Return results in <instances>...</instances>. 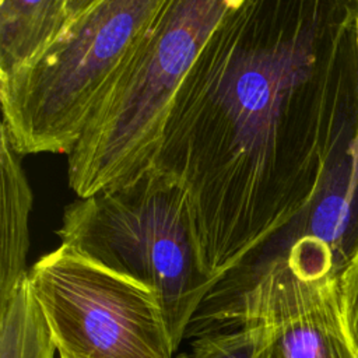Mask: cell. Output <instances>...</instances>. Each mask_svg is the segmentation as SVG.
Segmentation results:
<instances>
[{
	"label": "cell",
	"instance_id": "1",
	"mask_svg": "<svg viewBox=\"0 0 358 358\" xmlns=\"http://www.w3.org/2000/svg\"><path fill=\"white\" fill-rule=\"evenodd\" d=\"M357 21L358 0H241L176 90L152 168L185 187L217 285L319 194L348 190Z\"/></svg>",
	"mask_w": 358,
	"mask_h": 358
},
{
	"label": "cell",
	"instance_id": "2",
	"mask_svg": "<svg viewBox=\"0 0 358 358\" xmlns=\"http://www.w3.org/2000/svg\"><path fill=\"white\" fill-rule=\"evenodd\" d=\"M56 234L60 245L150 288L175 351L217 287L199 259L185 187L155 168L126 186L77 197Z\"/></svg>",
	"mask_w": 358,
	"mask_h": 358
},
{
	"label": "cell",
	"instance_id": "3",
	"mask_svg": "<svg viewBox=\"0 0 358 358\" xmlns=\"http://www.w3.org/2000/svg\"><path fill=\"white\" fill-rule=\"evenodd\" d=\"M241 0H166L67 155L77 197L126 186L154 166L180 83L222 18Z\"/></svg>",
	"mask_w": 358,
	"mask_h": 358
},
{
	"label": "cell",
	"instance_id": "4",
	"mask_svg": "<svg viewBox=\"0 0 358 358\" xmlns=\"http://www.w3.org/2000/svg\"><path fill=\"white\" fill-rule=\"evenodd\" d=\"M166 0H95L31 63L0 80L1 126L20 155L66 154Z\"/></svg>",
	"mask_w": 358,
	"mask_h": 358
},
{
	"label": "cell",
	"instance_id": "5",
	"mask_svg": "<svg viewBox=\"0 0 358 358\" xmlns=\"http://www.w3.org/2000/svg\"><path fill=\"white\" fill-rule=\"evenodd\" d=\"M59 358H172L155 294L60 245L28 271Z\"/></svg>",
	"mask_w": 358,
	"mask_h": 358
},
{
	"label": "cell",
	"instance_id": "6",
	"mask_svg": "<svg viewBox=\"0 0 358 358\" xmlns=\"http://www.w3.org/2000/svg\"><path fill=\"white\" fill-rule=\"evenodd\" d=\"M208 319L241 315L266 331L259 358H358L341 315L337 278H302L284 257L239 267L207 299Z\"/></svg>",
	"mask_w": 358,
	"mask_h": 358
},
{
	"label": "cell",
	"instance_id": "7",
	"mask_svg": "<svg viewBox=\"0 0 358 358\" xmlns=\"http://www.w3.org/2000/svg\"><path fill=\"white\" fill-rule=\"evenodd\" d=\"M21 157L0 127V305L27 278L29 214L34 193Z\"/></svg>",
	"mask_w": 358,
	"mask_h": 358
},
{
	"label": "cell",
	"instance_id": "8",
	"mask_svg": "<svg viewBox=\"0 0 358 358\" xmlns=\"http://www.w3.org/2000/svg\"><path fill=\"white\" fill-rule=\"evenodd\" d=\"M69 21L67 0H0V80L36 59Z\"/></svg>",
	"mask_w": 358,
	"mask_h": 358
},
{
	"label": "cell",
	"instance_id": "9",
	"mask_svg": "<svg viewBox=\"0 0 358 358\" xmlns=\"http://www.w3.org/2000/svg\"><path fill=\"white\" fill-rule=\"evenodd\" d=\"M56 354L27 275L0 305V358H56Z\"/></svg>",
	"mask_w": 358,
	"mask_h": 358
},
{
	"label": "cell",
	"instance_id": "10",
	"mask_svg": "<svg viewBox=\"0 0 358 358\" xmlns=\"http://www.w3.org/2000/svg\"><path fill=\"white\" fill-rule=\"evenodd\" d=\"M208 326L192 341L189 351L178 358H259L266 331L249 316L229 315L208 319Z\"/></svg>",
	"mask_w": 358,
	"mask_h": 358
},
{
	"label": "cell",
	"instance_id": "11",
	"mask_svg": "<svg viewBox=\"0 0 358 358\" xmlns=\"http://www.w3.org/2000/svg\"><path fill=\"white\" fill-rule=\"evenodd\" d=\"M337 291L347 334L358 352V249L338 274Z\"/></svg>",
	"mask_w": 358,
	"mask_h": 358
},
{
	"label": "cell",
	"instance_id": "12",
	"mask_svg": "<svg viewBox=\"0 0 358 358\" xmlns=\"http://www.w3.org/2000/svg\"><path fill=\"white\" fill-rule=\"evenodd\" d=\"M357 41H358V21H357ZM350 197L358 203V130L354 138L352 151H351V173H350Z\"/></svg>",
	"mask_w": 358,
	"mask_h": 358
},
{
	"label": "cell",
	"instance_id": "13",
	"mask_svg": "<svg viewBox=\"0 0 358 358\" xmlns=\"http://www.w3.org/2000/svg\"><path fill=\"white\" fill-rule=\"evenodd\" d=\"M95 0H67L69 4V14L70 20L78 15L81 11H84L88 6H91Z\"/></svg>",
	"mask_w": 358,
	"mask_h": 358
}]
</instances>
